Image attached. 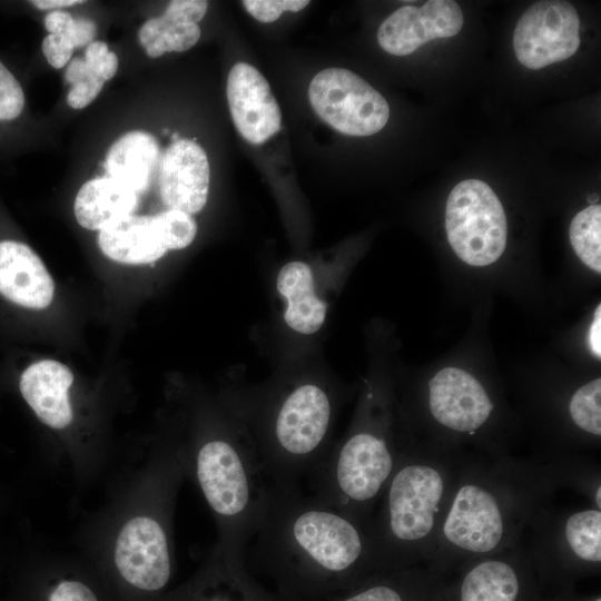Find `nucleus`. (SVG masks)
Listing matches in <instances>:
<instances>
[{"mask_svg": "<svg viewBox=\"0 0 601 601\" xmlns=\"http://www.w3.org/2000/svg\"><path fill=\"white\" fill-rule=\"evenodd\" d=\"M250 564L282 601H329L378 572L371 525L302 489L270 486Z\"/></svg>", "mask_w": 601, "mask_h": 601, "instance_id": "obj_1", "label": "nucleus"}, {"mask_svg": "<svg viewBox=\"0 0 601 601\" xmlns=\"http://www.w3.org/2000/svg\"><path fill=\"white\" fill-rule=\"evenodd\" d=\"M559 490L550 463L464 456L427 569L441 574L514 546L539 508Z\"/></svg>", "mask_w": 601, "mask_h": 601, "instance_id": "obj_2", "label": "nucleus"}, {"mask_svg": "<svg viewBox=\"0 0 601 601\" xmlns=\"http://www.w3.org/2000/svg\"><path fill=\"white\" fill-rule=\"evenodd\" d=\"M464 456L406 445L371 522L378 572L428 561Z\"/></svg>", "mask_w": 601, "mask_h": 601, "instance_id": "obj_3", "label": "nucleus"}, {"mask_svg": "<svg viewBox=\"0 0 601 601\" xmlns=\"http://www.w3.org/2000/svg\"><path fill=\"white\" fill-rule=\"evenodd\" d=\"M552 497L539 508L522 539L534 573L570 580L599 572L601 509L589 502L555 505Z\"/></svg>", "mask_w": 601, "mask_h": 601, "instance_id": "obj_4", "label": "nucleus"}, {"mask_svg": "<svg viewBox=\"0 0 601 601\" xmlns=\"http://www.w3.org/2000/svg\"><path fill=\"white\" fill-rule=\"evenodd\" d=\"M445 229L454 253L466 264L486 266L500 258L506 246L504 208L484 181L466 179L450 193Z\"/></svg>", "mask_w": 601, "mask_h": 601, "instance_id": "obj_5", "label": "nucleus"}, {"mask_svg": "<svg viewBox=\"0 0 601 601\" xmlns=\"http://www.w3.org/2000/svg\"><path fill=\"white\" fill-rule=\"evenodd\" d=\"M308 97L315 112L335 130L356 137L384 128L390 117L386 99L358 75L327 68L311 81Z\"/></svg>", "mask_w": 601, "mask_h": 601, "instance_id": "obj_6", "label": "nucleus"}, {"mask_svg": "<svg viewBox=\"0 0 601 601\" xmlns=\"http://www.w3.org/2000/svg\"><path fill=\"white\" fill-rule=\"evenodd\" d=\"M426 407L435 425L451 437L453 454H460L455 449L459 441L471 440L473 444L482 435L495 411L481 382L457 367H445L428 381Z\"/></svg>", "mask_w": 601, "mask_h": 601, "instance_id": "obj_7", "label": "nucleus"}, {"mask_svg": "<svg viewBox=\"0 0 601 601\" xmlns=\"http://www.w3.org/2000/svg\"><path fill=\"white\" fill-rule=\"evenodd\" d=\"M456 583L442 594L450 601H538L535 573L521 540L499 553L467 561Z\"/></svg>", "mask_w": 601, "mask_h": 601, "instance_id": "obj_8", "label": "nucleus"}, {"mask_svg": "<svg viewBox=\"0 0 601 601\" xmlns=\"http://www.w3.org/2000/svg\"><path fill=\"white\" fill-rule=\"evenodd\" d=\"M580 19L565 1H539L519 19L513 33L518 60L538 70L572 57L580 46Z\"/></svg>", "mask_w": 601, "mask_h": 601, "instance_id": "obj_9", "label": "nucleus"}, {"mask_svg": "<svg viewBox=\"0 0 601 601\" xmlns=\"http://www.w3.org/2000/svg\"><path fill=\"white\" fill-rule=\"evenodd\" d=\"M115 564L129 585L147 593L161 591L171 575L170 552L162 524L147 515L128 521L116 541Z\"/></svg>", "mask_w": 601, "mask_h": 601, "instance_id": "obj_10", "label": "nucleus"}, {"mask_svg": "<svg viewBox=\"0 0 601 601\" xmlns=\"http://www.w3.org/2000/svg\"><path fill=\"white\" fill-rule=\"evenodd\" d=\"M463 27V13L452 0H430L422 7L403 6L380 26L381 48L394 56H407L424 43L457 35Z\"/></svg>", "mask_w": 601, "mask_h": 601, "instance_id": "obj_11", "label": "nucleus"}, {"mask_svg": "<svg viewBox=\"0 0 601 601\" xmlns=\"http://www.w3.org/2000/svg\"><path fill=\"white\" fill-rule=\"evenodd\" d=\"M227 100L242 137L259 145L279 129L282 114L268 81L252 65L237 62L227 78Z\"/></svg>", "mask_w": 601, "mask_h": 601, "instance_id": "obj_12", "label": "nucleus"}, {"mask_svg": "<svg viewBox=\"0 0 601 601\" xmlns=\"http://www.w3.org/2000/svg\"><path fill=\"white\" fill-rule=\"evenodd\" d=\"M209 164L195 141L178 139L161 157L159 190L164 204L189 215L204 208L208 197Z\"/></svg>", "mask_w": 601, "mask_h": 601, "instance_id": "obj_13", "label": "nucleus"}, {"mask_svg": "<svg viewBox=\"0 0 601 601\" xmlns=\"http://www.w3.org/2000/svg\"><path fill=\"white\" fill-rule=\"evenodd\" d=\"M55 293L53 280L39 256L26 244L0 242V294L17 305L41 309Z\"/></svg>", "mask_w": 601, "mask_h": 601, "instance_id": "obj_14", "label": "nucleus"}, {"mask_svg": "<svg viewBox=\"0 0 601 601\" xmlns=\"http://www.w3.org/2000/svg\"><path fill=\"white\" fill-rule=\"evenodd\" d=\"M73 382L69 367L52 359L31 364L20 377V391L46 425L61 430L72 421L68 391Z\"/></svg>", "mask_w": 601, "mask_h": 601, "instance_id": "obj_15", "label": "nucleus"}, {"mask_svg": "<svg viewBox=\"0 0 601 601\" xmlns=\"http://www.w3.org/2000/svg\"><path fill=\"white\" fill-rule=\"evenodd\" d=\"M98 245L112 260L149 264L168 250L155 216L129 215L99 231Z\"/></svg>", "mask_w": 601, "mask_h": 601, "instance_id": "obj_16", "label": "nucleus"}, {"mask_svg": "<svg viewBox=\"0 0 601 601\" xmlns=\"http://www.w3.org/2000/svg\"><path fill=\"white\" fill-rule=\"evenodd\" d=\"M437 575L420 565L376 572L329 601H439Z\"/></svg>", "mask_w": 601, "mask_h": 601, "instance_id": "obj_17", "label": "nucleus"}, {"mask_svg": "<svg viewBox=\"0 0 601 601\" xmlns=\"http://www.w3.org/2000/svg\"><path fill=\"white\" fill-rule=\"evenodd\" d=\"M158 141L148 132L135 130L118 138L109 148L105 169L110 177L139 196L146 193L159 170Z\"/></svg>", "mask_w": 601, "mask_h": 601, "instance_id": "obj_18", "label": "nucleus"}, {"mask_svg": "<svg viewBox=\"0 0 601 601\" xmlns=\"http://www.w3.org/2000/svg\"><path fill=\"white\" fill-rule=\"evenodd\" d=\"M173 601H282L259 584L246 565L228 561L220 552L214 564Z\"/></svg>", "mask_w": 601, "mask_h": 601, "instance_id": "obj_19", "label": "nucleus"}, {"mask_svg": "<svg viewBox=\"0 0 601 601\" xmlns=\"http://www.w3.org/2000/svg\"><path fill=\"white\" fill-rule=\"evenodd\" d=\"M138 204V194L106 176L81 186L73 210L77 221L83 228L100 231L116 220L132 215Z\"/></svg>", "mask_w": 601, "mask_h": 601, "instance_id": "obj_20", "label": "nucleus"}, {"mask_svg": "<svg viewBox=\"0 0 601 601\" xmlns=\"http://www.w3.org/2000/svg\"><path fill=\"white\" fill-rule=\"evenodd\" d=\"M277 289L288 302L284 318L290 328L302 334H313L321 328L327 306L315 294L308 265L292 262L283 266L277 277Z\"/></svg>", "mask_w": 601, "mask_h": 601, "instance_id": "obj_21", "label": "nucleus"}, {"mask_svg": "<svg viewBox=\"0 0 601 601\" xmlns=\"http://www.w3.org/2000/svg\"><path fill=\"white\" fill-rule=\"evenodd\" d=\"M200 38L197 23L171 22L164 16L147 20L138 31V40L150 58L165 52H183L194 47Z\"/></svg>", "mask_w": 601, "mask_h": 601, "instance_id": "obj_22", "label": "nucleus"}, {"mask_svg": "<svg viewBox=\"0 0 601 601\" xmlns=\"http://www.w3.org/2000/svg\"><path fill=\"white\" fill-rule=\"evenodd\" d=\"M570 242L583 264L601 272V206L593 204L579 211L570 224Z\"/></svg>", "mask_w": 601, "mask_h": 601, "instance_id": "obj_23", "label": "nucleus"}, {"mask_svg": "<svg viewBox=\"0 0 601 601\" xmlns=\"http://www.w3.org/2000/svg\"><path fill=\"white\" fill-rule=\"evenodd\" d=\"M570 417L578 431L599 442L601 436V380L575 390L570 402Z\"/></svg>", "mask_w": 601, "mask_h": 601, "instance_id": "obj_24", "label": "nucleus"}, {"mask_svg": "<svg viewBox=\"0 0 601 601\" xmlns=\"http://www.w3.org/2000/svg\"><path fill=\"white\" fill-rule=\"evenodd\" d=\"M156 217L167 249H181L194 240L197 225L191 215L169 209Z\"/></svg>", "mask_w": 601, "mask_h": 601, "instance_id": "obj_25", "label": "nucleus"}, {"mask_svg": "<svg viewBox=\"0 0 601 601\" xmlns=\"http://www.w3.org/2000/svg\"><path fill=\"white\" fill-rule=\"evenodd\" d=\"M23 105L24 95L19 81L0 61V120L17 118Z\"/></svg>", "mask_w": 601, "mask_h": 601, "instance_id": "obj_26", "label": "nucleus"}, {"mask_svg": "<svg viewBox=\"0 0 601 601\" xmlns=\"http://www.w3.org/2000/svg\"><path fill=\"white\" fill-rule=\"evenodd\" d=\"M245 9L260 22H273L284 11H300L309 4L307 0H244Z\"/></svg>", "mask_w": 601, "mask_h": 601, "instance_id": "obj_27", "label": "nucleus"}, {"mask_svg": "<svg viewBox=\"0 0 601 601\" xmlns=\"http://www.w3.org/2000/svg\"><path fill=\"white\" fill-rule=\"evenodd\" d=\"M207 7L208 2L205 0H174L162 16L171 22L197 23L204 18Z\"/></svg>", "mask_w": 601, "mask_h": 601, "instance_id": "obj_28", "label": "nucleus"}, {"mask_svg": "<svg viewBox=\"0 0 601 601\" xmlns=\"http://www.w3.org/2000/svg\"><path fill=\"white\" fill-rule=\"evenodd\" d=\"M102 87V79L90 71L83 79L71 86L67 102L73 109H82L93 101Z\"/></svg>", "mask_w": 601, "mask_h": 601, "instance_id": "obj_29", "label": "nucleus"}, {"mask_svg": "<svg viewBox=\"0 0 601 601\" xmlns=\"http://www.w3.org/2000/svg\"><path fill=\"white\" fill-rule=\"evenodd\" d=\"M41 48L49 65L56 69L65 67L70 61L75 49L66 36L53 33L45 37Z\"/></svg>", "mask_w": 601, "mask_h": 601, "instance_id": "obj_30", "label": "nucleus"}, {"mask_svg": "<svg viewBox=\"0 0 601 601\" xmlns=\"http://www.w3.org/2000/svg\"><path fill=\"white\" fill-rule=\"evenodd\" d=\"M97 35L96 23L87 18L73 19L69 31L65 35L75 48L93 42Z\"/></svg>", "mask_w": 601, "mask_h": 601, "instance_id": "obj_31", "label": "nucleus"}, {"mask_svg": "<svg viewBox=\"0 0 601 601\" xmlns=\"http://www.w3.org/2000/svg\"><path fill=\"white\" fill-rule=\"evenodd\" d=\"M108 52V46L102 41H93L87 46L83 60L88 69L96 76H98L99 68Z\"/></svg>", "mask_w": 601, "mask_h": 601, "instance_id": "obj_32", "label": "nucleus"}, {"mask_svg": "<svg viewBox=\"0 0 601 601\" xmlns=\"http://www.w3.org/2000/svg\"><path fill=\"white\" fill-rule=\"evenodd\" d=\"M72 22V16L65 11H52L45 17V27L49 33L53 35L65 36L69 31Z\"/></svg>", "mask_w": 601, "mask_h": 601, "instance_id": "obj_33", "label": "nucleus"}, {"mask_svg": "<svg viewBox=\"0 0 601 601\" xmlns=\"http://www.w3.org/2000/svg\"><path fill=\"white\" fill-rule=\"evenodd\" d=\"M588 344L591 352L600 358L601 356V307H597L594 318L588 334Z\"/></svg>", "mask_w": 601, "mask_h": 601, "instance_id": "obj_34", "label": "nucleus"}, {"mask_svg": "<svg viewBox=\"0 0 601 601\" xmlns=\"http://www.w3.org/2000/svg\"><path fill=\"white\" fill-rule=\"evenodd\" d=\"M90 70L88 69L83 58L72 59L66 70V80L72 86L83 79Z\"/></svg>", "mask_w": 601, "mask_h": 601, "instance_id": "obj_35", "label": "nucleus"}, {"mask_svg": "<svg viewBox=\"0 0 601 601\" xmlns=\"http://www.w3.org/2000/svg\"><path fill=\"white\" fill-rule=\"evenodd\" d=\"M118 69V58L115 52L109 51L106 59L101 63L98 76L102 79V81H107L111 79L116 71Z\"/></svg>", "mask_w": 601, "mask_h": 601, "instance_id": "obj_36", "label": "nucleus"}, {"mask_svg": "<svg viewBox=\"0 0 601 601\" xmlns=\"http://www.w3.org/2000/svg\"><path fill=\"white\" fill-rule=\"evenodd\" d=\"M78 0H32L30 3L39 9H53L82 3Z\"/></svg>", "mask_w": 601, "mask_h": 601, "instance_id": "obj_37", "label": "nucleus"}, {"mask_svg": "<svg viewBox=\"0 0 601 601\" xmlns=\"http://www.w3.org/2000/svg\"><path fill=\"white\" fill-rule=\"evenodd\" d=\"M593 601H601V598L597 597V598L593 599Z\"/></svg>", "mask_w": 601, "mask_h": 601, "instance_id": "obj_38", "label": "nucleus"}]
</instances>
